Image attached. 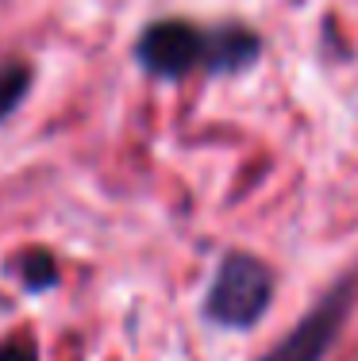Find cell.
<instances>
[{
  "label": "cell",
  "instance_id": "obj_1",
  "mask_svg": "<svg viewBox=\"0 0 358 361\" xmlns=\"http://www.w3.org/2000/svg\"><path fill=\"white\" fill-rule=\"evenodd\" d=\"M258 58V35L246 27H216L204 31L185 20H158L135 42V62L150 77L181 81V77L208 70V73H235Z\"/></svg>",
  "mask_w": 358,
  "mask_h": 361
},
{
  "label": "cell",
  "instance_id": "obj_2",
  "mask_svg": "<svg viewBox=\"0 0 358 361\" xmlns=\"http://www.w3.org/2000/svg\"><path fill=\"white\" fill-rule=\"evenodd\" d=\"M274 296V273L254 254H227L204 296V315L227 331H246L266 315Z\"/></svg>",
  "mask_w": 358,
  "mask_h": 361
},
{
  "label": "cell",
  "instance_id": "obj_3",
  "mask_svg": "<svg viewBox=\"0 0 358 361\" xmlns=\"http://www.w3.org/2000/svg\"><path fill=\"white\" fill-rule=\"evenodd\" d=\"M351 288H354L351 281L331 288L262 361H323L328 350L335 346L339 331H343L347 312H351Z\"/></svg>",
  "mask_w": 358,
  "mask_h": 361
},
{
  "label": "cell",
  "instance_id": "obj_4",
  "mask_svg": "<svg viewBox=\"0 0 358 361\" xmlns=\"http://www.w3.org/2000/svg\"><path fill=\"white\" fill-rule=\"evenodd\" d=\"M28 89H31V66H23L20 58H4L0 62V119H8L23 104Z\"/></svg>",
  "mask_w": 358,
  "mask_h": 361
},
{
  "label": "cell",
  "instance_id": "obj_5",
  "mask_svg": "<svg viewBox=\"0 0 358 361\" xmlns=\"http://www.w3.org/2000/svg\"><path fill=\"white\" fill-rule=\"evenodd\" d=\"M16 277L23 281L28 292H42L58 285V262L50 250H23L20 262H16Z\"/></svg>",
  "mask_w": 358,
  "mask_h": 361
},
{
  "label": "cell",
  "instance_id": "obj_6",
  "mask_svg": "<svg viewBox=\"0 0 358 361\" xmlns=\"http://www.w3.org/2000/svg\"><path fill=\"white\" fill-rule=\"evenodd\" d=\"M0 361H39V350L31 338H4L0 342Z\"/></svg>",
  "mask_w": 358,
  "mask_h": 361
}]
</instances>
